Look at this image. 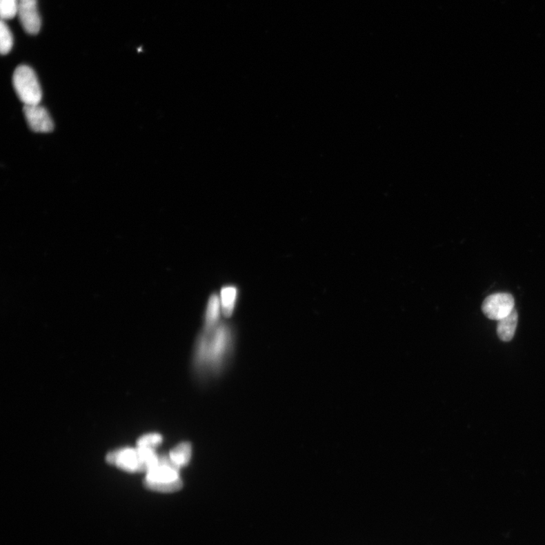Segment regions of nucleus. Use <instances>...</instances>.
Here are the masks:
<instances>
[{
	"instance_id": "4468645a",
	"label": "nucleus",
	"mask_w": 545,
	"mask_h": 545,
	"mask_svg": "<svg viewBox=\"0 0 545 545\" xmlns=\"http://www.w3.org/2000/svg\"><path fill=\"white\" fill-rule=\"evenodd\" d=\"M162 436L159 433H149L140 437L137 443V446L148 449L155 450L161 444Z\"/></svg>"
},
{
	"instance_id": "1a4fd4ad",
	"label": "nucleus",
	"mask_w": 545,
	"mask_h": 545,
	"mask_svg": "<svg viewBox=\"0 0 545 545\" xmlns=\"http://www.w3.org/2000/svg\"><path fill=\"white\" fill-rule=\"evenodd\" d=\"M223 316L230 318L235 313L239 298V290L235 285H226L220 293Z\"/></svg>"
},
{
	"instance_id": "7ed1b4c3",
	"label": "nucleus",
	"mask_w": 545,
	"mask_h": 545,
	"mask_svg": "<svg viewBox=\"0 0 545 545\" xmlns=\"http://www.w3.org/2000/svg\"><path fill=\"white\" fill-rule=\"evenodd\" d=\"M159 456L155 450L137 446L112 451L107 455L106 462L123 471L146 473L157 462Z\"/></svg>"
},
{
	"instance_id": "f8f14e48",
	"label": "nucleus",
	"mask_w": 545,
	"mask_h": 545,
	"mask_svg": "<svg viewBox=\"0 0 545 545\" xmlns=\"http://www.w3.org/2000/svg\"><path fill=\"white\" fill-rule=\"evenodd\" d=\"M12 46L13 37L11 30L2 20L0 24V51L2 54H6L12 50Z\"/></svg>"
},
{
	"instance_id": "6e6552de",
	"label": "nucleus",
	"mask_w": 545,
	"mask_h": 545,
	"mask_svg": "<svg viewBox=\"0 0 545 545\" xmlns=\"http://www.w3.org/2000/svg\"><path fill=\"white\" fill-rule=\"evenodd\" d=\"M221 315L223 314L219 295L213 293L207 303L202 330L210 331L215 329L221 322Z\"/></svg>"
},
{
	"instance_id": "20e7f679",
	"label": "nucleus",
	"mask_w": 545,
	"mask_h": 545,
	"mask_svg": "<svg viewBox=\"0 0 545 545\" xmlns=\"http://www.w3.org/2000/svg\"><path fill=\"white\" fill-rule=\"evenodd\" d=\"M13 85L19 98L25 106L40 104L41 102V84L34 70L30 67L20 66L15 69Z\"/></svg>"
},
{
	"instance_id": "ddd939ff",
	"label": "nucleus",
	"mask_w": 545,
	"mask_h": 545,
	"mask_svg": "<svg viewBox=\"0 0 545 545\" xmlns=\"http://www.w3.org/2000/svg\"><path fill=\"white\" fill-rule=\"evenodd\" d=\"M19 0H0V15L2 20L15 17L19 12Z\"/></svg>"
},
{
	"instance_id": "9b49d317",
	"label": "nucleus",
	"mask_w": 545,
	"mask_h": 545,
	"mask_svg": "<svg viewBox=\"0 0 545 545\" xmlns=\"http://www.w3.org/2000/svg\"><path fill=\"white\" fill-rule=\"evenodd\" d=\"M192 455V447L188 442L179 443L168 455L171 462L181 470L189 464Z\"/></svg>"
},
{
	"instance_id": "39448f33",
	"label": "nucleus",
	"mask_w": 545,
	"mask_h": 545,
	"mask_svg": "<svg viewBox=\"0 0 545 545\" xmlns=\"http://www.w3.org/2000/svg\"><path fill=\"white\" fill-rule=\"evenodd\" d=\"M515 300L507 293H499L489 295L482 303V313L493 321H500L508 316L515 308Z\"/></svg>"
},
{
	"instance_id": "f03ea898",
	"label": "nucleus",
	"mask_w": 545,
	"mask_h": 545,
	"mask_svg": "<svg viewBox=\"0 0 545 545\" xmlns=\"http://www.w3.org/2000/svg\"><path fill=\"white\" fill-rule=\"evenodd\" d=\"M180 471L168 455H159L157 462L146 472L144 485L155 492H177L183 487Z\"/></svg>"
},
{
	"instance_id": "9d476101",
	"label": "nucleus",
	"mask_w": 545,
	"mask_h": 545,
	"mask_svg": "<svg viewBox=\"0 0 545 545\" xmlns=\"http://www.w3.org/2000/svg\"><path fill=\"white\" fill-rule=\"evenodd\" d=\"M518 324V314L515 308L508 316L497 321V334L503 341H510L515 337Z\"/></svg>"
},
{
	"instance_id": "0eeeda50",
	"label": "nucleus",
	"mask_w": 545,
	"mask_h": 545,
	"mask_svg": "<svg viewBox=\"0 0 545 545\" xmlns=\"http://www.w3.org/2000/svg\"><path fill=\"white\" fill-rule=\"evenodd\" d=\"M18 14L27 33L38 34L41 28V19L37 10V0H19Z\"/></svg>"
},
{
	"instance_id": "423d86ee",
	"label": "nucleus",
	"mask_w": 545,
	"mask_h": 545,
	"mask_svg": "<svg viewBox=\"0 0 545 545\" xmlns=\"http://www.w3.org/2000/svg\"><path fill=\"white\" fill-rule=\"evenodd\" d=\"M24 113L31 130L37 133H50L52 131L54 123L51 117L40 104L25 106Z\"/></svg>"
},
{
	"instance_id": "f257e3e1",
	"label": "nucleus",
	"mask_w": 545,
	"mask_h": 545,
	"mask_svg": "<svg viewBox=\"0 0 545 545\" xmlns=\"http://www.w3.org/2000/svg\"><path fill=\"white\" fill-rule=\"evenodd\" d=\"M235 348V333L230 324L221 321L212 330H202L195 342L194 375L202 382L221 376L230 362Z\"/></svg>"
}]
</instances>
